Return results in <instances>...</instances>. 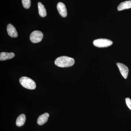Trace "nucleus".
Here are the masks:
<instances>
[{
    "label": "nucleus",
    "mask_w": 131,
    "mask_h": 131,
    "mask_svg": "<svg viewBox=\"0 0 131 131\" xmlns=\"http://www.w3.org/2000/svg\"><path fill=\"white\" fill-rule=\"evenodd\" d=\"M75 63L74 59L67 56H62L58 58L55 61V64L58 67L67 68L72 66Z\"/></svg>",
    "instance_id": "obj_1"
},
{
    "label": "nucleus",
    "mask_w": 131,
    "mask_h": 131,
    "mask_svg": "<svg viewBox=\"0 0 131 131\" xmlns=\"http://www.w3.org/2000/svg\"><path fill=\"white\" fill-rule=\"evenodd\" d=\"M19 82L21 86L27 89L34 90L36 88V84L35 82L29 78L26 77L20 78Z\"/></svg>",
    "instance_id": "obj_2"
},
{
    "label": "nucleus",
    "mask_w": 131,
    "mask_h": 131,
    "mask_svg": "<svg viewBox=\"0 0 131 131\" xmlns=\"http://www.w3.org/2000/svg\"><path fill=\"white\" fill-rule=\"evenodd\" d=\"M94 45L100 48L106 47L110 46L113 44V42L111 40L106 39H98L94 40Z\"/></svg>",
    "instance_id": "obj_3"
},
{
    "label": "nucleus",
    "mask_w": 131,
    "mask_h": 131,
    "mask_svg": "<svg viewBox=\"0 0 131 131\" xmlns=\"http://www.w3.org/2000/svg\"><path fill=\"white\" fill-rule=\"evenodd\" d=\"M43 33L39 31H33L30 35V40L33 43H37L41 42L43 39Z\"/></svg>",
    "instance_id": "obj_4"
},
{
    "label": "nucleus",
    "mask_w": 131,
    "mask_h": 131,
    "mask_svg": "<svg viewBox=\"0 0 131 131\" xmlns=\"http://www.w3.org/2000/svg\"><path fill=\"white\" fill-rule=\"evenodd\" d=\"M117 65L119 68L121 75L125 79H126L129 73V69L126 66L123 64L118 63Z\"/></svg>",
    "instance_id": "obj_5"
},
{
    "label": "nucleus",
    "mask_w": 131,
    "mask_h": 131,
    "mask_svg": "<svg viewBox=\"0 0 131 131\" xmlns=\"http://www.w3.org/2000/svg\"><path fill=\"white\" fill-rule=\"evenodd\" d=\"M57 8L59 14L62 17H66L67 15V11L65 5L62 2H59L57 5Z\"/></svg>",
    "instance_id": "obj_6"
},
{
    "label": "nucleus",
    "mask_w": 131,
    "mask_h": 131,
    "mask_svg": "<svg viewBox=\"0 0 131 131\" xmlns=\"http://www.w3.org/2000/svg\"><path fill=\"white\" fill-rule=\"evenodd\" d=\"M7 30L8 35L11 37L16 38L18 37V34L16 28L12 24H9L8 25Z\"/></svg>",
    "instance_id": "obj_7"
},
{
    "label": "nucleus",
    "mask_w": 131,
    "mask_h": 131,
    "mask_svg": "<svg viewBox=\"0 0 131 131\" xmlns=\"http://www.w3.org/2000/svg\"><path fill=\"white\" fill-rule=\"evenodd\" d=\"M14 57L13 52H2L0 54V60L5 61L13 58Z\"/></svg>",
    "instance_id": "obj_8"
},
{
    "label": "nucleus",
    "mask_w": 131,
    "mask_h": 131,
    "mask_svg": "<svg viewBox=\"0 0 131 131\" xmlns=\"http://www.w3.org/2000/svg\"><path fill=\"white\" fill-rule=\"evenodd\" d=\"M49 117V114L48 113H45L41 115L38 118V124L39 125H43L47 122Z\"/></svg>",
    "instance_id": "obj_9"
},
{
    "label": "nucleus",
    "mask_w": 131,
    "mask_h": 131,
    "mask_svg": "<svg viewBox=\"0 0 131 131\" xmlns=\"http://www.w3.org/2000/svg\"><path fill=\"white\" fill-rule=\"evenodd\" d=\"M130 8H131V1H129L121 3L118 6L117 9L120 11Z\"/></svg>",
    "instance_id": "obj_10"
},
{
    "label": "nucleus",
    "mask_w": 131,
    "mask_h": 131,
    "mask_svg": "<svg viewBox=\"0 0 131 131\" xmlns=\"http://www.w3.org/2000/svg\"><path fill=\"white\" fill-rule=\"evenodd\" d=\"M26 116L25 114H20L16 119V124L18 126L20 127L24 125L25 122Z\"/></svg>",
    "instance_id": "obj_11"
},
{
    "label": "nucleus",
    "mask_w": 131,
    "mask_h": 131,
    "mask_svg": "<svg viewBox=\"0 0 131 131\" xmlns=\"http://www.w3.org/2000/svg\"><path fill=\"white\" fill-rule=\"evenodd\" d=\"M38 9L39 14L40 16L44 17L46 16L47 13L46 9L44 6L42 5V3L39 2L38 3Z\"/></svg>",
    "instance_id": "obj_12"
},
{
    "label": "nucleus",
    "mask_w": 131,
    "mask_h": 131,
    "mask_svg": "<svg viewBox=\"0 0 131 131\" xmlns=\"http://www.w3.org/2000/svg\"><path fill=\"white\" fill-rule=\"evenodd\" d=\"M23 6L26 9H28L31 6V0H21Z\"/></svg>",
    "instance_id": "obj_13"
},
{
    "label": "nucleus",
    "mask_w": 131,
    "mask_h": 131,
    "mask_svg": "<svg viewBox=\"0 0 131 131\" xmlns=\"http://www.w3.org/2000/svg\"><path fill=\"white\" fill-rule=\"evenodd\" d=\"M126 103L127 106L131 110V100L130 98H127L125 99Z\"/></svg>",
    "instance_id": "obj_14"
}]
</instances>
